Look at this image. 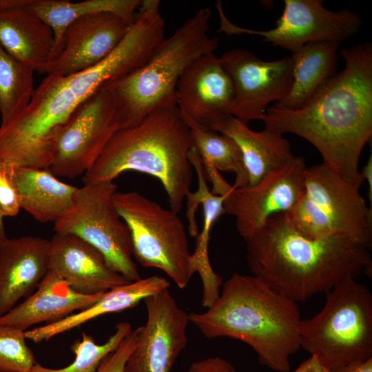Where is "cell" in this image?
<instances>
[{
  "label": "cell",
  "instance_id": "obj_20",
  "mask_svg": "<svg viewBox=\"0 0 372 372\" xmlns=\"http://www.w3.org/2000/svg\"><path fill=\"white\" fill-rule=\"evenodd\" d=\"M49 240L38 236L8 239L0 248V316L27 298L46 275Z\"/></svg>",
  "mask_w": 372,
  "mask_h": 372
},
{
  "label": "cell",
  "instance_id": "obj_9",
  "mask_svg": "<svg viewBox=\"0 0 372 372\" xmlns=\"http://www.w3.org/2000/svg\"><path fill=\"white\" fill-rule=\"evenodd\" d=\"M114 203L129 229L135 259L163 271L178 288L186 287L195 272L178 213L136 192H116Z\"/></svg>",
  "mask_w": 372,
  "mask_h": 372
},
{
  "label": "cell",
  "instance_id": "obj_31",
  "mask_svg": "<svg viewBox=\"0 0 372 372\" xmlns=\"http://www.w3.org/2000/svg\"><path fill=\"white\" fill-rule=\"evenodd\" d=\"M25 331L0 324V372H30L36 364Z\"/></svg>",
  "mask_w": 372,
  "mask_h": 372
},
{
  "label": "cell",
  "instance_id": "obj_18",
  "mask_svg": "<svg viewBox=\"0 0 372 372\" xmlns=\"http://www.w3.org/2000/svg\"><path fill=\"white\" fill-rule=\"evenodd\" d=\"M48 269L83 294L103 293L130 282L109 267L99 251L70 234L55 233L49 240Z\"/></svg>",
  "mask_w": 372,
  "mask_h": 372
},
{
  "label": "cell",
  "instance_id": "obj_34",
  "mask_svg": "<svg viewBox=\"0 0 372 372\" xmlns=\"http://www.w3.org/2000/svg\"><path fill=\"white\" fill-rule=\"evenodd\" d=\"M187 372H236L234 366L220 357L207 358L193 362Z\"/></svg>",
  "mask_w": 372,
  "mask_h": 372
},
{
  "label": "cell",
  "instance_id": "obj_23",
  "mask_svg": "<svg viewBox=\"0 0 372 372\" xmlns=\"http://www.w3.org/2000/svg\"><path fill=\"white\" fill-rule=\"evenodd\" d=\"M209 129L231 138L238 145L248 176L249 185L292 160L291 144L283 134L265 127L252 130L247 123L229 115Z\"/></svg>",
  "mask_w": 372,
  "mask_h": 372
},
{
  "label": "cell",
  "instance_id": "obj_35",
  "mask_svg": "<svg viewBox=\"0 0 372 372\" xmlns=\"http://www.w3.org/2000/svg\"><path fill=\"white\" fill-rule=\"evenodd\" d=\"M292 372H332V370L322 364L316 355H311Z\"/></svg>",
  "mask_w": 372,
  "mask_h": 372
},
{
  "label": "cell",
  "instance_id": "obj_8",
  "mask_svg": "<svg viewBox=\"0 0 372 372\" xmlns=\"http://www.w3.org/2000/svg\"><path fill=\"white\" fill-rule=\"evenodd\" d=\"M304 192L285 216L310 238L341 237L371 248L372 209L359 187L323 163L304 169Z\"/></svg>",
  "mask_w": 372,
  "mask_h": 372
},
{
  "label": "cell",
  "instance_id": "obj_27",
  "mask_svg": "<svg viewBox=\"0 0 372 372\" xmlns=\"http://www.w3.org/2000/svg\"><path fill=\"white\" fill-rule=\"evenodd\" d=\"M19 4L47 24L55 39V57L61 50L65 32L70 24L87 14L110 12L130 24L135 19L139 0H18ZM54 57V58H55Z\"/></svg>",
  "mask_w": 372,
  "mask_h": 372
},
{
  "label": "cell",
  "instance_id": "obj_6",
  "mask_svg": "<svg viewBox=\"0 0 372 372\" xmlns=\"http://www.w3.org/2000/svg\"><path fill=\"white\" fill-rule=\"evenodd\" d=\"M211 17L209 8L198 10L163 39L143 65L103 87L113 99L118 130L137 125L157 109L177 107L182 74L196 59L218 48L219 39L208 34Z\"/></svg>",
  "mask_w": 372,
  "mask_h": 372
},
{
  "label": "cell",
  "instance_id": "obj_3",
  "mask_svg": "<svg viewBox=\"0 0 372 372\" xmlns=\"http://www.w3.org/2000/svg\"><path fill=\"white\" fill-rule=\"evenodd\" d=\"M245 241L253 275L296 302L371 269L370 248L341 237H307L285 212L271 216Z\"/></svg>",
  "mask_w": 372,
  "mask_h": 372
},
{
  "label": "cell",
  "instance_id": "obj_1",
  "mask_svg": "<svg viewBox=\"0 0 372 372\" xmlns=\"http://www.w3.org/2000/svg\"><path fill=\"white\" fill-rule=\"evenodd\" d=\"M163 39V31L154 20L139 16L119 45L99 63L70 75L48 74L25 110L0 126V163L49 169L56 136L75 111L105 85L143 65Z\"/></svg>",
  "mask_w": 372,
  "mask_h": 372
},
{
  "label": "cell",
  "instance_id": "obj_36",
  "mask_svg": "<svg viewBox=\"0 0 372 372\" xmlns=\"http://www.w3.org/2000/svg\"><path fill=\"white\" fill-rule=\"evenodd\" d=\"M331 370L332 372H372V358Z\"/></svg>",
  "mask_w": 372,
  "mask_h": 372
},
{
  "label": "cell",
  "instance_id": "obj_15",
  "mask_svg": "<svg viewBox=\"0 0 372 372\" xmlns=\"http://www.w3.org/2000/svg\"><path fill=\"white\" fill-rule=\"evenodd\" d=\"M219 59L235 87L231 115L244 123L261 121L269 104L281 101L290 90L291 56L266 61L248 50L236 48L224 52Z\"/></svg>",
  "mask_w": 372,
  "mask_h": 372
},
{
  "label": "cell",
  "instance_id": "obj_5",
  "mask_svg": "<svg viewBox=\"0 0 372 372\" xmlns=\"http://www.w3.org/2000/svg\"><path fill=\"white\" fill-rule=\"evenodd\" d=\"M189 128L178 107L154 110L136 126L116 131L83 184L113 181L127 171L156 178L165 189L170 209L178 213L192 182Z\"/></svg>",
  "mask_w": 372,
  "mask_h": 372
},
{
  "label": "cell",
  "instance_id": "obj_25",
  "mask_svg": "<svg viewBox=\"0 0 372 372\" xmlns=\"http://www.w3.org/2000/svg\"><path fill=\"white\" fill-rule=\"evenodd\" d=\"M13 178L21 209L43 223L62 218L79 189L59 180L49 169L14 167Z\"/></svg>",
  "mask_w": 372,
  "mask_h": 372
},
{
  "label": "cell",
  "instance_id": "obj_16",
  "mask_svg": "<svg viewBox=\"0 0 372 372\" xmlns=\"http://www.w3.org/2000/svg\"><path fill=\"white\" fill-rule=\"evenodd\" d=\"M235 99L233 80L214 52L196 59L176 87L180 112L208 128L231 115Z\"/></svg>",
  "mask_w": 372,
  "mask_h": 372
},
{
  "label": "cell",
  "instance_id": "obj_28",
  "mask_svg": "<svg viewBox=\"0 0 372 372\" xmlns=\"http://www.w3.org/2000/svg\"><path fill=\"white\" fill-rule=\"evenodd\" d=\"M182 115L189 128L193 145L202 163L210 165L219 172L234 173V187L247 185L248 176L241 152L236 142L229 136L199 124L183 114Z\"/></svg>",
  "mask_w": 372,
  "mask_h": 372
},
{
  "label": "cell",
  "instance_id": "obj_11",
  "mask_svg": "<svg viewBox=\"0 0 372 372\" xmlns=\"http://www.w3.org/2000/svg\"><path fill=\"white\" fill-rule=\"evenodd\" d=\"M306 165L295 157L269 172L257 183L234 187L219 172L211 176V193L224 196V213L232 216L239 234L249 237L272 216L289 211L304 192Z\"/></svg>",
  "mask_w": 372,
  "mask_h": 372
},
{
  "label": "cell",
  "instance_id": "obj_7",
  "mask_svg": "<svg viewBox=\"0 0 372 372\" xmlns=\"http://www.w3.org/2000/svg\"><path fill=\"white\" fill-rule=\"evenodd\" d=\"M321 311L300 324V348L330 369L372 358V295L355 279L327 293Z\"/></svg>",
  "mask_w": 372,
  "mask_h": 372
},
{
  "label": "cell",
  "instance_id": "obj_2",
  "mask_svg": "<svg viewBox=\"0 0 372 372\" xmlns=\"http://www.w3.org/2000/svg\"><path fill=\"white\" fill-rule=\"evenodd\" d=\"M342 70L331 77L301 107L273 105L261 121L265 127L292 133L311 143L322 163L360 187L359 162L372 137V45L344 48Z\"/></svg>",
  "mask_w": 372,
  "mask_h": 372
},
{
  "label": "cell",
  "instance_id": "obj_17",
  "mask_svg": "<svg viewBox=\"0 0 372 372\" xmlns=\"http://www.w3.org/2000/svg\"><path fill=\"white\" fill-rule=\"evenodd\" d=\"M130 24L110 12L85 15L67 28L61 50L45 74H72L99 63L125 37Z\"/></svg>",
  "mask_w": 372,
  "mask_h": 372
},
{
  "label": "cell",
  "instance_id": "obj_33",
  "mask_svg": "<svg viewBox=\"0 0 372 372\" xmlns=\"http://www.w3.org/2000/svg\"><path fill=\"white\" fill-rule=\"evenodd\" d=\"M139 333V327L132 330L115 351L103 358L95 372H125L126 362L138 342Z\"/></svg>",
  "mask_w": 372,
  "mask_h": 372
},
{
  "label": "cell",
  "instance_id": "obj_14",
  "mask_svg": "<svg viewBox=\"0 0 372 372\" xmlns=\"http://www.w3.org/2000/svg\"><path fill=\"white\" fill-rule=\"evenodd\" d=\"M147 319L139 327V339L125 372H171L187 343L189 314L182 309L169 289L144 300Z\"/></svg>",
  "mask_w": 372,
  "mask_h": 372
},
{
  "label": "cell",
  "instance_id": "obj_4",
  "mask_svg": "<svg viewBox=\"0 0 372 372\" xmlns=\"http://www.w3.org/2000/svg\"><path fill=\"white\" fill-rule=\"evenodd\" d=\"M302 319L297 302L276 292L258 277L234 273L216 301L189 321L207 338L227 337L243 342L260 363L288 372L290 357L300 348Z\"/></svg>",
  "mask_w": 372,
  "mask_h": 372
},
{
  "label": "cell",
  "instance_id": "obj_24",
  "mask_svg": "<svg viewBox=\"0 0 372 372\" xmlns=\"http://www.w3.org/2000/svg\"><path fill=\"white\" fill-rule=\"evenodd\" d=\"M169 285L167 279L152 276L114 287L91 306L59 321L27 330L25 336L35 343L48 341L101 316L132 308L148 296L167 289Z\"/></svg>",
  "mask_w": 372,
  "mask_h": 372
},
{
  "label": "cell",
  "instance_id": "obj_29",
  "mask_svg": "<svg viewBox=\"0 0 372 372\" xmlns=\"http://www.w3.org/2000/svg\"><path fill=\"white\" fill-rule=\"evenodd\" d=\"M34 71L0 45V126L17 118L33 96Z\"/></svg>",
  "mask_w": 372,
  "mask_h": 372
},
{
  "label": "cell",
  "instance_id": "obj_10",
  "mask_svg": "<svg viewBox=\"0 0 372 372\" xmlns=\"http://www.w3.org/2000/svg\"><path fill=\"white\" fill-rule=\"evenodd\" d=\"M116 189L113 181L84 184L54 229L83 239L101 253L112 271L132 282L141 277L132 259L129 229L114 203Z\"/></svg>",
  "mask_w": 372,
  "mask_h": 372
},
{
  "label": "cell",
  "instance_id": "obj_12",
  "mask_svg": "<svg viewBox=\"0 0 372 372\" xmlns=\"http://www.w3.org/2000/svg\"><path fill=\"white\" fill-rule=\"evenodd\" d=\"M285 7L276 27L267 30L245 28L233 23L225 14L222 3L216 8L220 19L218 32L228 36L259 35L273 46L291 51L311 42H340L353 37L362 24L359 15L348 9L331 11L320 0H285Z\"/></svg>",
  "mask_w": 372,
  "mask_h": 372
},
{
  "label": "cell",
  "instance_id": "obj_19",
  "mask_svg": "<svg viewBox=\"0 0 372 372\" xmlns=\"http://www.w3.org/2000/svg\"><path fill=\"white\" fill-rule=\"evenodd\" d=\"M189 162L195 170L198 188L189 191L185 196L186 216L188 231L196 237V247L192 254V264L194 272L198 273L203 282L202 305L210 307L218 298L222 277L216 273L210 264L208 245L210 231L216 220L224 213V196L216 195L209 190L205 176L200 157L194 147L189 152Z\"/></svg>",
  "mask_w": 372,
  "mask_h": 372
},
{
  "label": "cell",
  "instance_id": "obj_38",
  "mask_svg": "<svg viewBox=\"0 0 372 372\" xmlns=\"http://www.w3.org/2000/svg\"><path fill=\"white\" fill-rule=\"evenodd\" d=\"M9 238L7 237L3 223V217L0 214V248Z\"/></svg>",
  "mask_w": 372,
  "mask_h": 372
},
{
  "label": "cell",
  "instance_id": "obj_26",
  "mask_svg": "<svg viewBox=\"0 0 372 372\" xmlns=\"http://www.w3.org/2000/svg\"><path fill=\"white\" fill-rule=\"evenodd\" d=\"M338 43H308L292 52V84L287 95L276 107H301L331 77L338 65Z\"/></svg>",
  "mask_w": 372,
  "mask_h": 372
},
{
  "label": "cell",
  "instance_id": "obj_22",
  "mask_svg": "<svg viewBox=\"0 0 372 372\" xmlns=\"http://www.w3.org/2000/svg\"><path fill=\"white\" fill-rule=\"evenodd\" d=\"M104 293L93 295L79 293L65 281L48 271L34 293L0 316V324L25 331L34 324L54 322L75 311L83 310L96 302Z\"/></svg>",
  "mask_w": 372,
  "mask_h": 372
},
{
  "label": "cell",
  "instance_id": "obj_13",
  "mask_svg": "<svg viewBox=\"0 0 372 372\" xmlns=\"http://www.w3.org/2000/svg\"><path fill=\"white\" fill-rule=\"evenodd\" d=\"M118 130L115 107L102 87L86 100L59 131L49 169L56 176L74 178L86 173Z\"/></svg>",
  "mask_w": 372,
  "mask_h": 372
},
{
  "label": "cell",
  "instance_id": "obj_32",
  "mask_svg": "<svg viewBox=\"0 0 372 372\" xmlns=\"http://www.w3.org/2000/svg\"><path fill=\"white\" fill-rule=\"evenodd\" d=\"M14 167L0 163V214L3 217L15 216L21 209L13 178Z\"/></svg>",
  "mask_w": 372,
  "mask_h": 372
},
{
  "label": "cell",
  "instance_id": "obj_37",
  "mask_svg": "<svg viewBox=\"0 0 372 372\" xmlns=\"http://www.w3.org/2000/svg\"><path fill=\"white\" fill-rule=\"evenodd\" d=\"M360 175L363 180H366L369 186V198L370 203L372 201V156H369V158L364 166L362 171L360 172Z\"/></svg>",
  "mask_w": 372,
  "mask_h": 372
},
{
  "label": "cell",
  "instance_id": "obj_30",
  "mask_svg": "<svg viewBox=\"0 0 372 372\" xmlns=\"http://www.w3.org/2000/svg\"><path fill=\"white\" fill-rule=\"evenodd\" d=\"M132 331L130 322H120L114 333L101 344H96L91 335L83 333L81 338L71 346L75 355L72 363L61 369H50L36 362L30 372H95L103 358L115 351Z\"/></svg>",
  "mask_w": 372,
  "mask_h": 372
},
{
  "label": "cell",
  "instance_id": "obj_21",
  "mask_svg": "<svg viewBox=\"0 0 372 372\" xmlns=\"http://www.w3.org/2000/svg\"><path fill=\"white\" fill-rule=\"evenodd\" d=\"M0 45L39 73H46L55 57L52 29L18 0H0Z\"/></svg>",
  "mask_w": 372,
  "mask_h": 372
}]
</instances>
